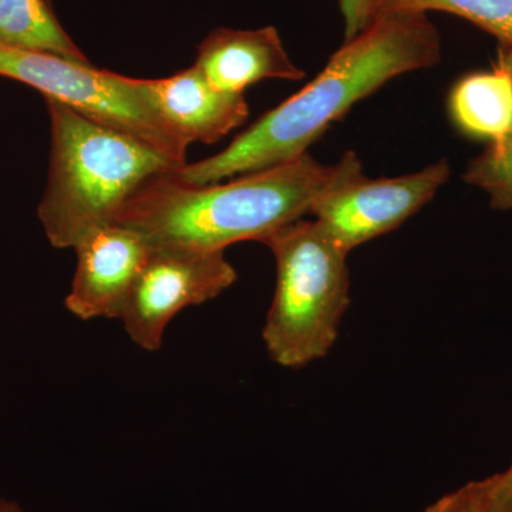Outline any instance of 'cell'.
I'll list each match as a JSON object with an SVG mask.
<instances>
[{
  "mask_svg": "<svg viewBox=\"0 0 512 512\" xmlns=\"http://www.w3.org/2000/svg\"><path fill=\"white\" fill-rule=\"evenodd\" d=\"M262 244L271 249L276 284L262 339L276 365L301 369L323 359L350 305L348 255L315 220L293 221Z\"/></svg>",
  "mask_w": 512,
  "mask_h": 512,
  "instance_id": "4",
  "label": "cell"
},
{
  "mask_svg": "<svg viewBox=\"0 0 512 512\" xmlns=\"http://www.w3.org/2000/svg\"><path fill=\"white\" fill-rule=\"evenodd\" d=\"M345 23V42L363 32L373 20V0H339Z\"/></svg>",
  "mask_w": 512,
  "mask_h": 512,
  "instance_id": "17",
  "label": "cell"
},
{
  "mask_svg": "<svg viewBox=\"0 0 512 512\" xmlns=\"http://www.w3.org/2000/svg\"><path fill=\"white\" fill-rule=\"evenodd\" d=\"M424 512H488L483 480L470 481L458 490L443 495Z\"/></svg>",
  "mask_w": 512,
  "mask_h": 512,
  "instance_id": "15",
  "label": "cell"
},
{
  "mask_svg": "<svg viewBox=\"0 0 512 512\" xmlns=\"http://www.w3.org/2000/svg\"><path fill=\"white\" fill-rule=\"evenodd\" d=\"M0 512H23L19 504L0 498Z\"/></svg>",
  "mask_w": 512,
  "mask_h": 512,
  "instance_id": "19",
  "label": "cell"
},
{
  "mask_svg": "<svg viewBox=\"0 0 512 512\" xmlns=\"http://www.w3.org/2000/svg\"><path fill=\"white\" fill-rule=\"evenodd\" d=\"M0 45L89 62L46 0H0Z\"/></svg>",
  "mask_w": 512,
  "mask_h": 512,
  "instance_id": "12",
  "label": "cell"
},
{
  "mask_svg": "<svg viewBox=\"0 0 512 512\" xmlns=\"http://www.w3.org/2000/svg\"><path fill=\"white\" fill-rule=\"evenodd\" d=\"M138 80L150 103L190 143H218L248 119L244 94L218 90L195 64L165 79Z\"/></svg>",
  "mask_w": 512,
  "mask_h": 512,
  "instance_id": "9",
  "label": "cell"
},
{
  "mask_svg": "<svg viewBox=\"0 0 512 512\" xmlns=\"http://www.w3.org/2000/svg\"><path fill=\"white\" fill-rule=\"evenodd\" d=\"M440 59V33L427 13L375 16L301 92L269 110L221 153L171 174L185 184H214L296 160L360 100L394 77L436 66Z\"/></svg>",
  "mask_w": 512,
  "mask_h": 512,
  "instance_id": "1",
  "label": "cell"
},
{
  "mask_svg": "<svg viewBox=\"0 0 512 512\" xmlns=\"http://www.w3.org/2000/svg\"><path fill=\"white\" fill-rule=\"evenodd\" d=\"M497 63L507 70L512 82V43H498Z\"/></svg>",
  "mask_w": 512,
  "mask_h": 512,
  "instance_id": "18",
  "label": "cell"
},
{
  "mask_svg": "<svg viewBox=\"0 0 512 512\" xmlns=\"http://www.w3.org/2000/svg\"><path fill=\"white\" fill-rule=\"evenodd\" d=\"M52 121L49 183L39 220L55 248L110 224L127 198L151 177L174 170L147 144L46 99Z\"/></svg>",
  "mask_w": 512,
  "mask_h": 512,
  "instance_id": "3",
  "label": "cell"
},
{
  "mask_svg": "<svg viewBox=\"0 0 512 512\" xmlns=\"http://www.w3.org/2000/svg\"><path fill=\"white\" fill-rule=\"evenodd\" d=\"M446 158L394 178H369L353 151L335 164L332 180L313 204L311 215L346 254L392 232L433 200L447 183Z\"/></svg>",
  "mask_w": 512,
  "mask_h": 512,
  "instance_id": "6",
  "label": "cell"
},
{
  "mask_svg": "<svg viewBox=\"0 0 512 512\" xmlns=\"http://www.w3.org/2000/svg\"><path fill=\"white\" fill-rule=\"evenodd\" d=\"M195 66L222 92L244 94L262 80H302L274 26L256 30L217 29L198 46Z\"/></svg>",
  "mask_w": 512,
  "mask_h": 512,
  "instance_id": "10",
  "label": "cell"
},
{
  "mask_svg": "<svg viewBox=\"0 0 512 512\" xmlns=\"http://www.w3.org/2000/svg\"><path fill=\"white\" fill-rule=\"evenodd\" d=\"M463 178L488 195L494 210H512V136L488 144L470 161Z\"/></svg>",
  "mask_w": 512,
  "mask_h": 512,
  "instance_id": "14",
  "label": "cell"
},
{
  "mask_svg": "<svg viewBox=\"0 0 512 512\" xmlns=\"http://www.w3.org/2000/svg\"><path fill=\"white\" fill-rule=\"evenodd\" d=\"M483 484L488 512H512V464L503 473L484 478Z\"/></svg>",
  "mask_w": 512,
  "mask_h": 512,
  "instance_id": "16",
  "label": "cell"
},
{
  "mask_svg": "<svg viewBox=\"0 0 512 512\" xmlns=\"http://www.w3.org/2000/svg\"><path fill=\"white\" fill-rule=\"evenodd\" d=\"M0 76L29 84L46 99L136 138L174 167L187 164L190 141L150 103L138 79L97 69L89 62L5 45H0Z\"/></svg>",
  "mask_w": 512,
  "mask_h": 512,
  "instance_id": "5",
  "label": "cell"
},
{
  "mask_svg": "<svg viewBox=\"0 0 512 512\" xmlns=\"http://www.w3.org/2000/svg\"><path fill=\"white\" fill-rule=\"evenodd\" d=\"M333 171L335 164L308 153L225 184L181 183L170 170L141 184L111 222L136 229L154 247L225 252L311 214Z\"/></svg>",
  "mask_w": 512,
  "mask_h": 512,
  "instance_id": "2",
  "label": "cell"
},
{
  "mask_svg": "<svg viewBox=\"0 0 512 512\" xmlns=\"http://www.w3.org/2000/svg\"><path fill=\"white\" fill-rule=\"evenodd\" d=\"M76 272L67 311L80 320L119 319L153 244L136 229L110 224L77 242Z\"/></svg>",
  "mask_w": 512,
  "mask_h": 512,
  "instance_id": "8",
  "label": "cell"
},
{
  "mask_svg": "<svg viewBox=\"0 0 512 512\" xmlns=\"http://www.w3.org/2000/svg\"><path fill=\"white\" fill-rule=\"evenodd\" d=\"M448 109L458 130L468 137L494 143L511 136L510 74L498 63L490 72L467 74L451 90Z\"/></svg>",
  "mask_w": 512,
  "mask_h": 512,
  "instance_id": "11",
  "label": "cell"
},
{
  "mask_svg": "<svg viewBox=\"0 0 512 512\" xmlns=\"http://www.w3.org/2000/svg\"><path fill=\"white\" fill-rule=\"evenodd\" d=\"M237 278L225 252L153 245L120 322L138 348L157 352L178 313L218 298Z\"/></svg>",
  "mask_w": 512,
  "mask_h": 512,
  "instance_id": "7",
  "label": "cell"
},
{
  "mask_svg": "<svg viewBox=\"0 0 512 512\" xmlns=\"http://www.w3.org/2000/svg\"><path fill=\"white\" fill-rule=\"evenodd\" d=\"M451 13L490 33L498 43H512V0H373V18L387 13Z\"/></svg>",
  "mask_w": 512,
  "mask_h": 512,
  "instance_id": "13",
  "label": "cell"
}]
</instances>
